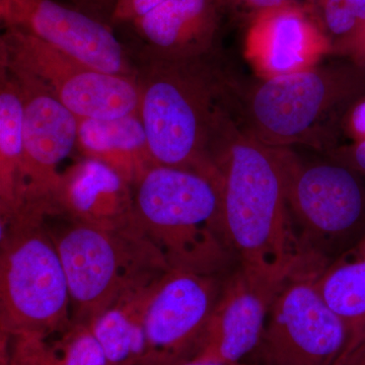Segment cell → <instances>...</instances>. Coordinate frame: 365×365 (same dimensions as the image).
Returning a JSON list of instances; mask_svg holds the SVG:
<instances>
[{
    "mask_svg": "<svg viewBox=\"0 0 365 365\" xmlns=\"http://www.w3.org/2000/svg\"><path fill=\"white\" fill-rule=\"evenodd\" d=\"M316 274L294 273L274 300L263 341L272 365H335L349 330L314 284Z\"/></svg>",
    "mask_w": 365,
    "mask_h": 365,
    "instance_id": "9",
    "label": "cell"
},
{
    "mask_svg": "<svg viewBox=\"0 0 365 365\" xmlns=\"http://www.w3.org/2000/svg\"><path fill=\"white\" fill-rule=\"evenodd\" d=\"M365 343V319L362 322L361 324L350 335L349 340H348L347 345H346V348L344 352L342 353V355L339 357V359L337 360V362L341 361V360L344 359L345 357H347L350 353L354 351L355 349L364 344ZM336 362V364H337Z\"/></svg>",
    "mask_w": 365,
    "mask_h": 365,
    "instance_id": "30",
    "label": "cell"
},
{
    "mask_svg": "<svg viewBox=\"0 0 365 365\" xmlns=\"http://www.w3.org/2000/svg\"><path fill=\"white\" fill-rule=\"evenodd\" d=\"M0 365H53L52 350L43 338L1 334Z\"/></svg>",
    "mask_w": 365,
    "mask_h": 365,
    "instance_id": "23",
    "label": "cell"
},
{
    "mask_svg": "<svg viewBox=\"0 0 365 365\" xmlns=\"http://www.w3.org/2000/svg\"><path fill=\"white\" fill-rule=\"evenodd\" d=\"M42 220L28 215L1 222V334L45 339L68 329V283L54 240L41 227Z\"/></svg>",
    "mask_w": 365,
    "mask_h": 365,
    "instance_id": "6",
    "label": "cell"
},
{
    "mask_svg": "<svg viewBox=\"0 0 365 365\" xmlns=\"http://www.w3.org/2000/svg\"><path fill=\"white\" fill-rule=\"evenodd\" d=\"M0 68L40 86L78 119H114L138 112L137 76L91 68L20 31L4 30Z\"/></svg>",
    "mask_w": 365,
    "mask_h": 365,
    "instance_id": "7",
    "label": "cell"
},
{
    "mask_svg": "<svg viewBox=\"0 0 365 365\" xmlns=\"http://www.w3.org/2000/svg\"><path fill=\"white\" fill-rule=\"evenodd\" d=\"M332 55L344 57L354 63L365 66V24L351 37L335 46Z\"/></svg>",
    "mask_w": 365,
    "mask_h": 365,
    "instance_id": "27",
    "label": "cell"
},
{
    "mask_svg": "<svg viewBox=\"0 0 365 365\" xmlns=\"http://www.w3.org/2000/svg\"><path fill=\"white\" fill-rule=\"evenodd\" d=\"M342 134L352 143L365 139V97L353 105L345 115L342 123Z\"/></svg>",
    "mask_w": 365,
    "mask_h": 365,
    "instance_id": "28",
    "label": "cell"
},
{
    "mask_svg": "<svg viewBox=\"0 0 365 365\" xmlns=\"http://www.w3.org/2000/svg\"><path fill=\"white\" fill-rule=\"evenodd\" d=\"M54 240L68 283L76 324H91L127 292L145 285L134 272L131 252L144 237L73 222Z\"/></svg>",
    "mask_w": 365,
    "mask_h": 365,
    "instance_id": "8",
    "label": "cell"
},
{
    "mask_svg": "<svg viewBox=\"0 0 365 365\" xmlns=\"http://www.w3.org/2000/svg\"><path fill=\"white\" fill-rule=\"evenodd\" d=\"M14 79L23 102L28 181L26 208L21 215L45 216L52 211L53 196L61 175L58 165L76 148L78 118L40 86Z\"/></svg>",
    "mask_w": 365,
    "mask_h": 365,
    "instance_id": "13",
    "label": "cell"
},
{
    "mask_svg": "<svg viewBox=\"0 0 365 365\" xmlns=\"http://www.w3.org/2000/svg\"><path fill=\"white\" fill-rule=\"evenodd\" d=\"M314 284L329 307L345 322L350 337L365 319V235L316 274Z\"/></svg>",
    "mask_w": 365,
    "mask_h": 365,
    "instance_id": "20",
    "label": "cell"
},
{
    "mask_svg": "<svg viewBox=\"0 0 365 365\" xmlns=\"http://www.w3.org/2000/svg\"><path fill=\"white\" fill-rule=\"evenodd\" d=\"M209 155L215 170L223 235L241 265L299 270V241L277 148L249 135L227 113Z\"/></svg>",
    "mask_w": 365,
    "mask_h": 365,
    "instance_id": "1",
    "label": "cell"
},
{
    "mask_svg": "<svg viewBox=\"0 0 365 365\" xmlns=\"http://www.w3.org/2000/svg\"><path fill=\"white\" fill-rule=\"evenodd\" d=\"M304 4L332 49L365 24V0H304Z\"/></svg>",
    "mask_w": 365,
    "mask_h": 365,
    "instance_id": "21",
    "label": "cell"
},
{
    "mask_svg": "<svg viewBox=\"0 0 365 365\" xmlns=\"http://www.w3.org/2000/svg\"><path fill=\"white\" fill-rule=\"evenodd\" d=\"M153 285L127 292L90 324L109 365H143L148 346L144 314Z\"/></svg>",
    "mask_w": 365,
    "mask_h": 365,
    "instance_id": "19",
    "label": "cell"
},
{
    "mask_svg": "<svg viewBox=\"0 0 365 365\" xmlns=\"http://www.w3.org/2000/svg\"><path fill=\"white\" fill-rule=\"evenodd\" d=\"M217 299L216 283L209 274L169 269L153 285L146 306L143 365H176L189 359Z\"/></svg>",
    "mask_w": 365,
    "mask_h": 365,
    "instance_id": "12",
    "label": "cell"
},
{
    "mask_svg": "<svg viewBox=\"0 0 365 365\" xmlns=\"http://www.w3.org/2000/svg\"><path fill=\"white\" fill-rule=\"evenodd\" d=\"M335 365H365V343Z\"/></svg>",
    "mask_w": 365,
    "mask_h": 365,
    "instance_id": "31",
    "label": "cell"
},
{
    "mask_svg": "<svg viewBox=\"0 0 365 365\" xmlns=\"http://www.w3.org/2000/svg\"><path fill=\"white\" fill-rule=\"evenodd\" d=\"M211 59L170 61L146 57L137 71L138 114L157 165L215 176L211 143L227 111L230 81Z\"/></svg>",
    "mask_w": 365,
    "mask_h": 365,
    "instance_id": "3",
    "label": "cell"
},
{
    "mask_svg": "<svg viewBox=\"0 0 365 365\" xmlns=\"http://www.w3.org/2000/svg\"><path fill=\"white\" fill-rule=\"evenodd\" d=\"M132 188L109 165L83 158L60 175L52 212L66 213L73 222L144 237L134 213Z\"/></svg>",
    "mask_w": 365,
    "mask_h": 365,
    "instance_id": "15",
    "label": "cell"
},
{
    "mask_svg": "<svg viewBox=\"0 0 365 365\" xmlns=\"http://www.w3.org/2000/svg\"><path fill=\"white\" fill-rule=\"evenodd\" d=\"M222 13L230 14L237 19H244L247 23L256 14L275 7L299 1V0H218Z\"/></svg>",
    "mask_w": 365,
    "mask_h": 365,
    "instance_id": "24",
    "label": "cell"
},
{
    "mask_svg": "<svg viewBox=\"0 0 365 365\" xmlns=\"http://www.w3.org/2000/svg\"><path fill=\"white\" fill-rule=\"evenodd\" d=\"M51 350L53 365H109L90 324H76Z\"/></svg>",
    "mask_w": 365,
    "mask_h": 365,
    "instance_id": "22",
    "label": "cell"
},
{
    "mask_svg": "<svg viewBox=\"0 0 365 365\" xmlns=\"http://www.w3.org/2000/svg\"><path fill=\"white\" fill-rule=\"evenodd\" d=\"M28 195L23 143V102L13 76L0 68V210L1 222L24 212Z\"/></svg>",
    "mask_w": 365,
    "mask_h": 365,
    "instance_id": "18",
    "label": "cell"
},
{
    "mask_svg": "<svg viewBox=\"0 0 365 365\" xmlns=\"http://www.w3.org/2000/svg\"><path fill=\"white\" fill-rule=\"evenodd\" d=\"M327 155L337 162L344 163L365 178V139L346 145H338L328 151Z\"/></svg>",
    "mask_w": 365,
    "mask_h": 365,
    "instance_id": "26",
    "label": "cell"
},
{
    "mask_svg": "<svg viewBox=\"0 0 365 365\" xmlns=\"http://www.w3.org/2000/svg\"><path fill=\"white\" fill-rule=\"evenodd\" d=\"M63 2L112 26L117 0H63Z\"/></svg>",
    "mask_w": 365,
    "mask_h": 365,
    "instance_id": "29",
    "label": "cell"
},
{
    "mask_svg": "<svg viewBox=\"0 0 365 365\" xmlns=\"http://www.w3.org/2000/svg\"><path fill=\"white\" fill-rule=\"evenodd\" d=\"M4 30L28 34L97 71L137 76L113 26L58 0H0Z\"/></svg>",
    "mask_w": 365,
    "mask_h": 365,
    "instance_id": "10",
    "label": "cell"
},
{
    "mask_svg": "<svg viewBox=\"0 0 365 365\" xmlns=\"http://www.w3.org/2000/svg\"><path fill=\"white\" fill-rule=\"evenodd\" d=\"M295 272L241 265L216 302L193 357L242 364L262 342L274 300Z\"/></svg>",
    "mask_w": 365,
    "mask_h": 365,
    "instance_id": "11",
    "label": "cell"
},
{
    "mask_svg": "<svg viewBox=\"0 0 365 365\" xmlns=\"http://www.w3.org/2000/svg\"><path fill=\"white\" fill-rule=\"evenodd\" d=\"M134 189L137 225L168 267L209 274L225 260L215 180L197 170L155 165Z\"/></svg>",
    "mask_w": 365,
    "mask_h": 365,
    "instance_id": "4",
    "label": "cell"
},
{
    "mask_svg": "<svg viewBox=\"0 0 365 365\" xmlns=\"http://www.w3.org/2000/svg\"><path fill=\"white\" fill-rule=\"evenodd\" d=\"M365 97V66H327L232 83L230 112L240 128L270 148H337L345 115Z\"/></svg>",
    "mask_w": 365,
    "mask_h": 365,
    "instance_id": "2",
    "label": "cell"
},
{
    "mask_svg": "<svg viewBox=\"0 0 365 365\" xmlns=\"http://www.w3.org/2000/svg\"><path fill=\"white\" fill-rule=\"evenodd\" d=\"M76 148L83 158L109 165L133 188L157 165L138 112L114 119H78Z\"/></svg>",
    "mask_w": 365,
    "mask_h": 365,
    "instance_id": "17",
    "label": "cell"
},
{
    "mask_svg": "<svg viewBox=\"0 0 365 365\" xmlns=\"http://www.w3.org/2000/svg\"><path fill=\"white\" fill-rule=\"evenodd\" d=\"M165 1V0H117L111 25H129Z\"/></svg>",
    "mask_w": 365,
    "mask_h": 365,
    "instance_id": "25",
    "label": "cell"
},
{
    "mask_svg": "<svg viewBox=\"0 0 365 365\" xmlns=\"http://www.w3.org/2000/svg\"><path fill=\"white\" fill-rule=\"evenodd\" d=\"M276 148L302 264L319 272L365 235V178L330 157L306 162L290 148Z\"/></svg>",
    "mask_w": 365,
    "mask_h": 365,
    "instance_id": "5",
    "label": "cell"
},
{
    "mask_svg": "<svg viewBox=\"0 0 365 365\" xmlns=\"http://www.w3.org/2000/svg\"><path fill=\"white\" fill-rule=\"evenodd\" d=\"M223 16L218 0H165L127 26L146 57L189 61L212 58Z\"/></svg>",
    "mask_w": 365,
    "mask_h": 365,
    "instance_id": "16",
    "label": "cell"
},
{
    "mask_svg": "<svg viewBox=\"0 0 365 365\" xmlns=\"http://www.w3.org/2000/svg\"><path fill=\"white\" fill-rule=\"evenodd\" d=\"M245 53L261 78L306 71L332 54L304 2L295 1L256 14L247 23Z\"/></svg>",
    "mask_w": 365,
    "mask_h": 365,
    "instance_id": "14",
    "label": "cell"
}]
</instances>
